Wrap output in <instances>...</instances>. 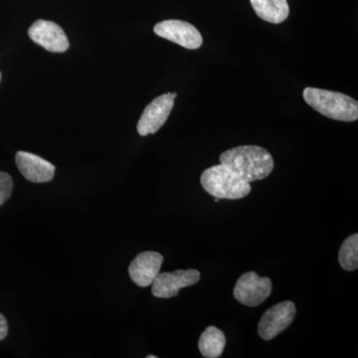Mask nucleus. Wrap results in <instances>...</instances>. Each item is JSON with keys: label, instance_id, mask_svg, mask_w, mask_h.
Returning <instances> with one entry per match:
<instances>
[{"label": "nucleus", "instance_id": "obj_10", "mask_svg": "<svg viewBox=\"0 0 358 358\" xmlns=\"http://www.w3.org/2000/svg\"><path fill=\"white\" fill-rule=\"evenodd\" d=\"M164 257L157 252L145 251L138 254L129 267V274L134 284L141 288L150 286L159 274Z\"/></svg>", "mask_w": 358, "mask_h": 358}, {"label": "nucleus", "instance_id": "obj_17", "mask_svg": "<svg viewBox=\"0 0 358 358\" xmlns=\"http://www.w3.org/2000/svg\"><path fill=\"white\" fill-rule=\"evenodd\" d=\"M148 358H157L155 355H148Z\"/></svg>", "mask_w": 358, "mask_h": 358}, {"label": "nucleus", "instance_id": "obj_6", "mask_svg": "<svg viewBox=\"0 0 358 358\" xmlns=\"http://www.w3.org/2000/svg\"><path fill=\"white\" fill-rule=\"evenodd\" d=\"M178 93H167L155 98L143 110L138 122V133L141 136L155 134L167 121Z\"/></svg>", "mask_w": 358, "mask_h": 358}, {"label": "nucleus", "instance_id": "obj_9", "mask_svg": "<svg viewBox=\"0 0 358 358\" xmlns=\"http://www.w3.org/2000/svg\"><path fill=\"white\" fill-rule=\"evenodd\" d=\"M30 39L53 53H63L69 49V40L64 30L52 21L37 20L28 30Z\"/></svg>", "mask_w": 358, "mask_h": 358}, {"label": "nucleus", "instance_id": "obj_2", "mask_svg": "<svg viewBox=\"0 0 358 358\" xmlns=\"http://www.w3.org/2000/svg\"><path fill=\"white\" fill-rule=\"evenodd\" d=\"M303 96L308 105L329 119L341 122H355L358 119L357 101L345 94L322 89L306 88Z\"/></svg>", "mask_w": 358, "mask_h": 358}, {"label": "nucleus", "instance_id": "obj_16", "mask_svg": "<svg viewBox=\"0 0 358 358\" xmlns=\"http://www.w3.org/2000/svg\"><path fill=\"white\" fill-rule=\"evenodd\" d=\"M8 334V324L2 313H0V341H3Z\"/></svg>", "mask_w": 358, "mask_h": 358}, {"label": "nucleus", "instance_id": "obj_3", "mask_svg": "<svg viewBox=\"0 0 358 358\" xmlns=\"http://www.w3.org/2000/svg\"><path fill=\"white\" fill-rule=\"evenodd\" d=\"M205 192L219 199H241L251 192V185L223 164L209 167L201 174Z\"/></svg>", "mask_w": 358, "mask_h": 358}, {"label": "nucleus", "instance_id": "obj_13", "mask_svg": "<svg viewBox=\"0 0 358 358\" xmlns=\"http://www.w3.org/2000/svg\"><path fill=\"white\" fill-rule=\"evenodd\" d=\"M225 345V334L217 327H208L200 336L199 348L204 357H220Z\"/></svg>", "mask_w": 358, "mask_h": 358}, {"label": "nucleus", "instance_id": "obj_5", "mask_svg": "<svg viewBox=\"0 0 358 358\" xmlns=\"http://www.w3.org/2000/svg\"><path fill=\"white\" fill-rule=\"evenodd\" d=\"M293 301H285L268 308L258 324V334L264 341H271L288 329L296 317Z\"/></svg>", "mask_w": 358, "mask_h": 358}, {"label": "nucleus", "instance_id": "obj_12", "mask_svg": "<svg viewBox=\"0 0 358 358\" xmlns=\"http://www.w3.org/2000/svg\"><path fill=\"white\" fill-rule=\"evenodd\" d=\"M259 17L267 22L279 24L288 18L289 7L287 0H250Z\"/></svg>", "mask_w": 358, "mask_h": 358}, {"label": "nucleus", "instance_id": "obj_15", "mask_svg": "<svg viewBox=\"0 0 358 358\" xmlns=\"http://www.w3.org/2000/svg\"><path fill=\"white\" fill-rule=\"evenodd\" d=\"M13 190V178L8 173L0 171V206L6 203Z\"/></svg>", "mask_w": 358, "mask_h": 358}, {"label": "nucleus", "instance_id": "obj_14", "mask_svg": "<svg viewBox=\"0 0 358 358\" xmlns=\"http://www.w3.org/2000/svg\"><path fill=\"white\" fill-rule=\"evenodd\" d=\"M338 261L346 271H355L358 268V234L348 238L339 250Z\"/></svg>", "mask_w": 358, "mask_h": 358}, {"label": "nucleus", "instance_id": "obj_7", "mask_svg": "<svg viewBox=\"0 0 358 358\" xmlns=\"http://www.w3.org/2000/svg\"><path fill=\"white\" fill-rule=\"evenodd\" d=\"M155 33L189 50H195L203 43L201 34L195 26L182 20H164L157 23Z\"/></svg>", "mask_w": 358, "mask_h": 358}, {"label": "nucleus", "instance_id": "obj_11", "mask_svg": "<svg viewBox=\"0 0 358 358\" xmlns=\"http://www.w3.org/2000/svg\"><path fill=\"white\" fill-rule=\"evenodd\" d=\"M15 164L21 174L31 182H49L55 174L53 164L30 152H18L15 155Z\"/></svg>", "mask_w": 358, "mask_h": 358}, {"label": "nucleus", "instance_id": "obj_18", "mask_svg": "<svg viewBox=\"0 0 358 358\" xmlns=\"http://www.w3.org/2000/svg\"><path fill=\"white\" fill-rule=\"evenodd\" d=\"M0 80H1V73H0Z\"/></svg>", "mask_w": 358, "mask_h": 358}, {"label": "nucleus", "instance_id": "obj_4", "mask_svg": "<svg viewBox=\"0 0 358 358\" xmlns=\"http://www.w3.org/2000/svg\"><path fill=\"white\" fill-rule=\"evenodd\" d=\"M272 292V282L268 278H261L255 272L245 273L238 279L235 286V299L247 307H258Z\"/></svg>", "mask_w": 358, "mask_h": 358}, {"label": "nucleus", "instance_id": "obj_8", "mask_svg": "<svg viewBox=\"0 0 358 358\" xmlns=\"http://www.w3.org/2000/svg\"><path fill=\"white\" fill-rule=\"evenodd\" d=\"M200 273L194 268L176 270L157 275L152 282V293L157 298L171 299L178 296L179 291L199 282Z\"/></svg>", "mask_w": 358, "mask_h": 358}, {"label": "nucleus", "instance_id": "obj_1", "mask_svg": "<svg viewBox=\"0 0 358 358\" xmlns=\"http://www.w3.org/2000/svg\"><path fill=\"white\" fill-rule=\"evenodd\" d=\"M220 164L249 183L262 180L274 169L272 155L258 145H241L226 150L220 155Z\"/></svg>", "mask_w": 358, "mask_h": 358}]
</instances>
